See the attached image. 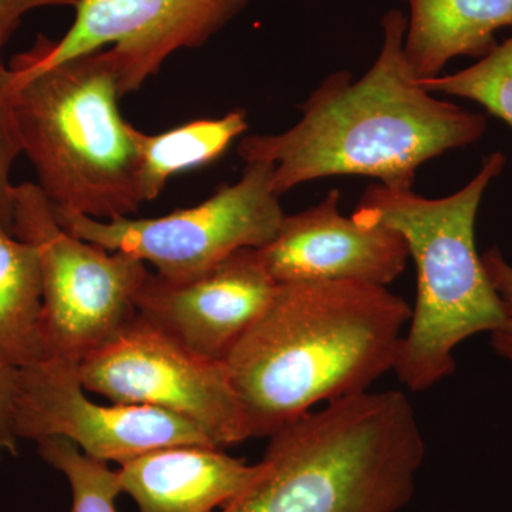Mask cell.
<instances>
[{"label": "cell", "instance_id": "7402d4cb", "mask_svg": "<svg viewBox=\"0 0 512 512\" xmlns=\"http://www.w3.org/2000/svg\"><path fill=\"white\" fill-rule=\"evenodd\" d=\"M77 2L79 0H0V37L8 42L23 16L32 10L47 6H76Z\"/></svg>", "mask_w": 512, "mask_h": 512}, {"label": "cell", "instance_id": "9a60e30c", "mask_svg": "<svg viewBox=\"0 0 512 512\" xmlns=\"http://www.w3.org/2000/svg\"><path fill=\"white\" fill-rule=\"evenodd\" d=\"M248 130L247 111L221 119L190 121L164 133L147 134L128 123L138 160V191L143 202L156 200L174 175L218 160Z\"/></svg>", "mask_w": 512, "mask_h": 512}, {"label": "cell", "instance_id": "7c38bea8", "mask_svg": "<svg viewBox=\"0 0 512 512\" xmlns=\"http://www.w3.org/2000/svg\"><path fill=\"white\" fill-rule=\"evenodd\" d=\"M340 192L319 204L285 215L278 235L259 249L276 284L359 282L387 286L399 278L409 249L399 232L383 225L360 224L339 211Z\"/></svg>", "mask_w": 512, "mask_h": 512}, {"label": "cell", "instance_id": "9c48e42d", "mask_svg": "<svg viewBox=\"0 0 512 512\" xmlns=\"http://www.w3.org/2000/svg\"><path fill=\"white\" fill-rule=\"evenodd\" d=\"M251 0H79L72 28L59 40L37 37L12 60L22 79L73 57L111 45L120 96L137 92L181 49L204 46Z\"/></svg>", "mask_w": 512, "mask_h": 512}, {"label": "cell", "instance_id": "44dd1931", "mask_svg": "<svg viewBox=\"0 0 512 512\" xmlns=\"http://www.w3.org/2000/svg\"><path fill=\"white\" fill-rule=\"evenodd\" d=\"M18 370L0 359V461L18 454L19 439L13 429V404H15Z\"/></svg>", "mask_w": 512, "mask_h": 512}, {"label": "cell", "instance_id": "d6986e66", "mask_svg": "<svg viewBox=\"0 0 512 512\" xmlns=\"http://www.w3.org/2000/svg\"><path fill=\"white\" fill-rule=\"evenodd\" d=\"M0 37V50L6 45ZM22 154L18 127L10 104L8 69L0 60V225L13 234L15 187L10 181L13 163Z\"/></svg>", "mask_w": 512, "mask_h": 512}, {"label": "cell", "instance_id": "2e32d148", "mask_svg": "<svg viewBox=\"0 0 512 512\" xmlns=\"http://www.w3.org/2000/svg\"><path fill=\"white\" fill-rule=\"evenodd\" d=\"M0 359L22 369L43 359L42 274L29 242L0 225Z\"/></svg>", "mask_w": 512, "mask_h": 512}, {"label": "cell", "instance_id": "8fae6325", "mask_svg": "<svg viewBox=\"0 0 512 512\" xmlns=\"http://www.w3.org/2000/svg\"><path fill=\"white\" fill-rule=\"evenodd\" d=\"M276 286L259 249L242 248L188 281H165L148 272L136 309L185 348L225 362L265 311Z\"/></svg>", "mask_w": 512, "mask_h": 512}, {"label": "cell", "instance_id": "277c9868", "mask_svg": "<svg viewBox=\"0 0 512 512\" xmlns=\"http://www.w3.org/2000/svg\"><path fill=\"white\" fill-rule=\"evenodd\" d=\"M507 158L493 153L461 190L426 198L413 188L372 184L353 211L360 224L383 225L406 241L417 271V298L393 372L412 392L453 375L454 350L503 322V308L476 248V221L487 188Z\"/></svg>", "mask_w": 512, "mask_h": 512}, {"label": "cell", "instance_id": "5b68a950", "mask_svg": "<svg viewBox=\"0 0 512 512\" xmlns=\"http://www.w3.org/2000/svg\"><path fill=\"white\" fill-rule=\"evenodd\" d=\"M8 87L22 153L57 211L110 221L136 214L138 160L121 117L109 50H94L12 79Z\"/></svg>", "mask_w": 512, "mask_h": 512}, {"label": "cell", "instance_id": "e0dca14e", "mask_svg": "<svg viewBox=\"0 0 512 512\" xmlns=\"http://www.w3.org/2000/svg\"><path fill=\"white\" fill-rule=\"evenodd\" d=\"M417 82L431 94L476 101L512 128V35L467 69Z\"/></svg>", "mask_w": 512, "mask_h": 512}, {"label": "cell", "instance_id": "7a4b0ae2", "mask_svg": "<svg viewBox=\"0 0 512 512\" xmlns=\"http://www.w3.org/2000/svg\"><path fill=\"white\" fill-rule=\"evenodd\" d=\"M412 308L387 286L288 282L225 363L252 437L319 403L366 393L394 369Z\"/></svg>", "mask_w": 512, "mask_h": 512}, {"label": "cell", "instance_id": "52a82bcc", "mask_svg": "<svg viewBox=\"0 0 512 512\" xmlns=\"http://www.w3.org/2000/svg\"><path fill=\"white\" fill-rule=\"evenodd\" d=\"M275 165L247 163L235 184L224 185L195 207L158 218L103 221L55 211L67 232L110 252H126L165 281L183 282L210 271L238 249H262L284 221L274 188Z\"/></svg>", "mask_w": 512, "mask_h": 512}, {"label": "cell", "instance_id": "ba28073f", "mask_svg": "<svg viewBox=\"0 0 512 512\" xmlns=\"http://www.w3.org/2000/svg\"><path fill=\"white\" fill-rule=\"evenodd\" d=\"M79 369L87 392L184 417L222 450L252 439L227 363L192 352L138 313Z\"/></svg>", "mask_w": 512, "mask_h": 512}, {"label": "cell", "instance_id": "5bb4252c", "mask_svg": "<svg viewBox=\"0 0 512 512\" xmlns=\"http://www.w3.org/2000/svg\"><path fill=\"white\" fill-rule=\"evenodd\" d=\"M404 57L417 80L439 77L457 57L487 56L512 26V0H403Z\"/></svg>", "mask_w": 512, "mask_h": 512}, {"label": "cell", "instance_id": "30bf717a", "mask_svg": "<svg viewBox=\"0 0 512 512\" xmlns=\"http://www.w3.org/2000/svg\"><path fill=\"white\" fill-rule=\"evenodd\" d=\"M79 366L46 357L18 370L13 429L19 440L62 437L86 456L119 466L158 448L215 447L177 414L138 404L92 402L84 394Z\"/></svg>", "mask_w": 512, "mask_h": 512}, {"label": "cell", "instance_id": "ac0fdd59", "mask_svg": "<svg viewBox=\"0 0 512 512\" xmlns=\"http://www.w3.org/2000/svg\"><path fill=\"white\" fill-rule=\"evenodd\" d=\"M37 450L69 481L73 498L70 512H119L116 500L123 490L117 470H111L109 463L86 456L62 437L37 441Z\"/></svg>", "mask_w": 512, "mask_h": 512}, {"label": "cell", "instance_id": "ffe728a7", "mask_svg": "<svg viewBox=\"0 0 512 512\" xmlns=\"http://www.w3.org/2000/svg\"><path fill=\"white\" fill-rule=\"evenodd\" d=\"M481 259L503 308V322L490 333L491 345L512 366V265L498 248L488 249Z\"/></svg>", "mask_w": 512, "mask_h": 512}, {"label": "cell", "instance_id": "6da1fadb", "mask_svg": "<svg viewBox=\"0 0 512 512\" xmlns=\"http://www.w3.org/2000/svg\"><path fill=\"white\" fill-rule=\"evenodd\" d=\"M406 28L402 10H389L379 55L360 79L349 72L330 74L303 101L295 126L239 141L245 164L275 165L279 197L333 175H363L409 190L420 165L484 136L483 114L436 99L417 82L404 57Z\"/></svg>", "mask_w": 512, "mask_h": 512}, {"label": "cell", "instance_id": "4fadbf2b", "mask_svg": "<svg viewBox=\"0 0 512 512\" xmlns=\"http://www.w3.org/2000/svg\"><path fill=\"white\" fill-rule=\"evenodd\" d=\"M258 464L211 446L158 448L121 464V490L140 512H215L245 490Z\"/></svg>", "mask_w": 512, "mask_h": 512}, {"label": "cell", "instance_id": "8992f818", "mask_svg": "<svg viewBox=\"0 0 512 512\" xmlns=\"http://www.w3.org/2000/svg\"><path fill=\"white\" fill-rule=\"evenodd\" d=\"M13 235L39 255L43 359L82 363L137 315L146 264L74 237L37 184L16 185Z\"/></svg>", "mask_w": 512, "mask_h": 512}, {"label": "cell", "instance_id": "3957f363", "mask_svg": "<svg viewBox=\"0 0 512 512\" xmlns=\"http://www.w3.org/2000/svg\"><path fill=\"white\" fill-rule=\"evenodd\" d=\"M424 457L406 394L345 397L271 434L258 476L215 512H397Z\"/></svg>", "mask_w": 512, "mask_h": 512}]
</instances>
